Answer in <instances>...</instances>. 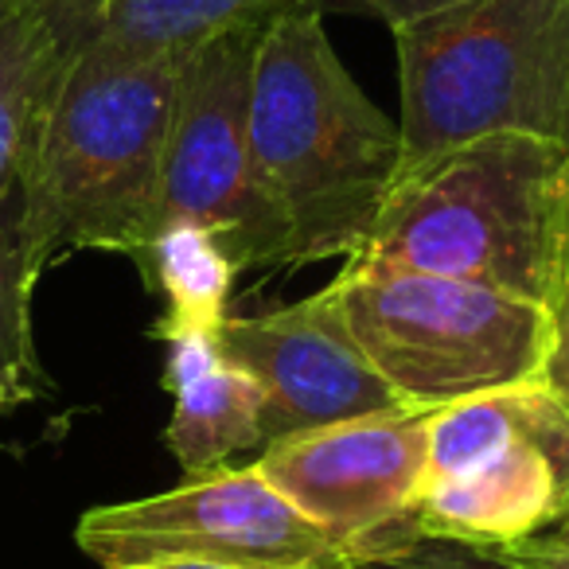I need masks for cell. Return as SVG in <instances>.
<instances>
[{"label":"cell","mask_w":569,"mask_h":569,"mask_svg":"<svg viewBox=\"0 0 569 569\" xmlns=\"http://www.w3.org/2000/svg\"><path fill=\"white\" fill-rule=\"evenodd\" d=\"M183 59H129L94 36L67 67L20 188L36 277L79 250L144 261L160 227Z\"/></svg>","instance_id":"1"},{"label":"cell","mask_w":569,"mask_h":569,"mask_svg":"<svg viewBox=\"0 0 569 569\" xmlns=\"http://www.w3.org/2000/svg\"><path fill=\"white\" fill-rule=\"evenodd\" d=\"M250 144L289 227V266L363 250L402 168V129L340 63L320 9L289 12L261 36Z\"/></svg>","instance_id":"2"},{"label":"cell","mask_w":569,"mask_h":569,"mask_svg":"<svg viewBox=\"0 0 569 569\" xmlns=\"http://www.w3.org/2000/svg\"><path fill=\"white\" fill-rule=\"evenodd\" d=\"M569 144L491 133L406 172L351 261L503 289L550 309Z\"/></svg>","instance_id":"3"},{"label":"cell","mask_w":569,"mask_h":569,"mask_svg":"<svg viewBox=\"0 0 569 569\" xmlns=\"http://www.w3.org/2000/svg\"><path fill=\"white\" fill-rule=\"evenodd\" d=\"M390 32L402 82L398 180L491 133L569 144V0H452Z\"/></svg>","instance_id":"4"},{"label":"cell","mask_w":569,"mask_h":569,"mask_svg":"<svg viewBox=\"0 0 569 569\" xmlns=\"http://www.w3.org/2000/svg\"><path fill=\"white\" fill-rule=\"evenodd\" d=\"M367 363L410 406L437 410L483 390L546 379L553 317L491 284L343 258L320 289Z\"/></svg>","instance_id":"5"},{"label":"cell","mask_w":569,"mask_h":569,"mask_svg":"<svg viewBox=\"0 0 569 569\" xmlns=\"http://www.w3.org/2000/svg\"><path fill=\"white\" fill-rule=\"evenodd\" d=\"M569 515V395L546 379L429 413L413 542L476 550L550 535Z\"/></svg>","instance_id":"6"},{"label":"cell","mask_w":569,"mask_h":569,"mask_svg":"<svg viewBox=\"0 0 569 569\" xmlns=\"http://www.w3.org/2000/svg\"><path fill=\"white\" fill-rule=\"evenodd\" d=\"M266 28H230L183 59L160 188V227H207L238 273L289 266V227L261 183L250 144V87Z\"/></svg>","instance_id":"7"},{"label":"cell","mask_w":569,"mask_h":569,"mask_svg":"<svg viewBox=\"0 0 569 569\" xmlns=\"http://www.w3.org/2000/svg\"><path fill=\"white\" fill-rule=\"evenodd\" d=\"M102 569H351L340 542L305 519L258 468H214L180 488L90 507L74 527Z\"/></svg>","instance_id":"8"},{"label":"cell","mask_w":569,"mask_h":569,"mask_svg":"<svg viewBox=\"0 0 569 569\" xmlns=\"http://www.w3.org/2000/svg\"><path fill=\"white\" fill-rule=\"evenodd\" d=\"M429 413L426 406H406L309 429L266 445L253 468L351 561L387 558L418 546L410 519L426 472Z\"/></svg>","instance_id":"9"},{"label":"cell","mask_w":569,"mask_h":569,"mask_svg":"<svg viewBox=\"0 0 569 569\" xmlns=\"http://www.w3.org/2000/svg\"><path fill=\"white\" fill-rule=\"evenodd\" d=\"M214 348L266 395V445L410 406L367 363L325 293L258 317H227L214 328Z\"/></svg>","instance_id":"10"},{"label":"cell","mask_w":569,"mask_h":569,"mask_svg":"<svg viewBox=\"0 0 569 569\" xmlns=\"http://www.w3.org/2000/svg\"><path fill=\"white\" fill-rule=\"evenodd\" d=\"M106 0H0V207L24 188L43 110Z\"/></svg>","instance_id":"11"},{"label":"cell","mask_w":569,"mask_h":569,"mask_svg":"<svg viewBox=\"0 0 569 569\" xmlns=\"http://www.w3.org/2000/svg\"><path fill=\"white\" fill-rule=\"evenodd\" d=\"M164 387L172 390V421L164 445L188 476L227 468L238 452L266 449V395L222 359L214 332L168 340Z\"/></svg>","instance_id":"12"},{"label":"cell","mask_w":569,"mask_h":569,"mask_svg":"<svg viewBox=\"0 0 569 569\" xmlns=\"http://www.w3.org/2000/svg\"><path fill=\"white\" fill-rule=\"evenodd\" d=\"M320 0H106L98 40L129 59L191 56L230 28L273 24Z\"/></svg>","instance_id":"13"},{"label":"cell","mask_w":569,"mask_h":569,"mask_svg":"<svg viewBox=\"0 0 569 569\" xmlns=\"http://www.w3.org/2000/svg\"><path fill=\"white\" fill-rule=\"evenodd\" d=\"M149 293L164 297V317L157 320L152 336L176 340V336H211L230 317V284L238 266L227 258L219 238L196 222H164L152 238L149 253L137 266Z\"/></svg>","instance_id":"14"},{"label":"cell","mask_w":569,"mask_h":569,"mask_svg":"<svg viewBox=\"0 0 569 569\" xmlns=\"http://www.w3.org/2000/svg\"><path fill=\"white\" fill-rule=\"evenodd\" d=\"M36 281L24 246V196L17 191L0 207V418L48 395L32 332Z\"/></svg>","instance_id":"15"},{"label":"cell","mask_w":569,"mask_h":569,"mask_svg":"<svg viewBox=\"0 0 569 569\" xmlns=\"http://www.w3.org/2000/svg\"><path fill=\"white\" fill-rule=\"evenodd\" d=\"M351 569H511V566L499 561L491 550H476V546L418 542L398 553H387V558L356 561Z\"/></svg>","instance_id":"16"},{"label":"cell","mask_w":569,"mask_h":569,"mask_svg":"<svg viewBox=\"0 0 569 569\" xmlns=\"http://www.w3.org/2000/svg\"><path fill=\"white\" fill-rule=\"evenodd\" d=\"M553 351L546 367V382L569 395V164H566V214H561V246H558V277H553Z\"/></svg>","instance_id":"17"},{"label":"cell","mask_w":569,"mask_h":569,"mask_svg":"<svg viewBox=\"0 0 569 569\" xmlns=\"http://www.w3.org/2000/svg\"><path fill=\"white\" fill-rule=\"evenodd\" d=\"M452 0H320V12H348V17H371L382 20L387 28L402 24V20H413L421 12L445 9Z\"/></svg>","instance_id":"18"},{"label":"cell","mask_w":569,"mask_h":569,"mask_svg":"<svg viewBox=\"0 0 569 569\" xmlns=\"http://www.w3.org/2000/svg\"><path fill=\"white\" fill-rule=\"evenodd\" d=\"M499 561H507L511 569H569V546H561L558 538L538 535L527 538L519 546H499L491 550Z\"/></svg>","instance_id":"19"},{"label":"cell","mask_w":569,"mask_h":569,"mask_svg":"<svg viewBox=\"0 0 569 569\" xmlns=\"http://www.w3.org/2000/svg\"><path fill=\"white\" fill-rule=\"evenodd\" d=\"M550 538H558L561 546H569V515H566V519L558 522V527L550 530Z\"/></svg>","instance_id":"20"},{"label":"cell","mask_w":569,"mask_h":569,"mask_svg":"<svg viewBox=\"0 0 569 569\" xmlns=\"http://www.w3.org/2000/svg\"><path fill=\"white\" fill-rule=\"evenodd\" d=\"M152 569H211V566H152Z\"/></svg>","instance_id":"21"}]
</instances>
